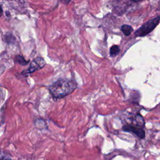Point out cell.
Instances as JSON below:
<instances>
[{
	"mask_svg": "<svg viewBox=\"0 0 160 160\" xmlns=\"http://www.w3.org/2000/svg\"><path fill=\"white\" fill-rule=\"evenodd\" d=\"M77 88V83L72 79H59L49 87L51 94L55 99L62 98L72 93Z\"/></svg>",
	"mask_w": 160,
	"mask_h": 160,
	"instance_id": "1",
	"label": "cell"
},
{
	"mask_svg": "<svg viewBox=\"0 0 160 160\" xmlns=\"http://www.w3.org/2000/svg\"><path fill=\"white\" fill-rule=\"evenodd\" d=\"M160 22V16L149 19L140 26L135 32L134 35L138 37H144L152 32Z\"/></svg>",
	"mask_w": 160,
	"mask_h": 160,
	"instance_id": "2",
	"label": "cell"
},
{
	"mask_svg": "<svg viewBox=\"0 0 160 160\" xmlns=\"http://www.w3.org/2000/svg\"><path fill=\"white\" fill-rule=\"evenodd\" d=\"M46 64V62L41 57H38L34 59L30 64L29 67L26 71L22 72V74L27 76L29 74H31L34 71L42 68Z\"/></svg>",
	"mask_w": 160,
	"mask_h": 160,
	"instance_id": "3",
	"label": "cell"
},
{
	"mask_svg": "<svg viewBox=\"0 0 160 160\" xmlns=\"http://www.w3.org/2000/svg\"><path fill=\"white\" fill-rule=\"evenodd\" d=\"M122 130L126 132H132L140 139H144L145 137V132L141 126L126 124L122 127Z\"/></svg>",
	"mask_w": 160,
	"mask_h": 160,
	"instance_id": "4",
	"label": "cell"
},
{
	"mask_svg": "<svg viewBox=\"0 0 160 160\" xmlns=\"http://www.w3.org/2000/svg\"><path fill=\"white\" fill-rule=\"evenodd\" d=\"M121 31L124 33V34L125 36H129L131 34V32H132L133 28H132V26H131L130 25L128 24H123L121 26Z\"/></svg>",
	"mask_w": 160,
	"mask_h": 160,
	"instance_id": "5",
	"label": "cell"
},
{
	"mask_svg": "<svg viewBox=\"0 0 160 160\" xmlns=\"http://www.w3.org/2000/svg\"><path fill=\"white\" fill-rule=\"evenodd\" d=\"M120 52V48L118 45H114L111 47L109 53L111 56H115Z\"/></svg>",
	"mask_w": 160,
	"mask_h": 160,
	"instance_id": "6",
	"label": "cell"
},
{
	"mask_svg": "<svg viewBox=\"0 0 160 160\" xmlns=\"http://www.w3.org/2000/svg\"><path fill=\"white\" fill-rule=\"evenodd\" d=\"M14 61L18 64H20L21 65H22V66L26 65L29 62L28 61H26L25 60V59L22 56H20V55L16 56V57L14 58Z\"/></svg>",
	"mask_w": 160,
	"mask_h": 160,
	"instance_id": "7",
	"label": "cell"
},
{
	"mask_svg": "<svg viewBox=\"0 0 160 160\" xmlns=\"http://www.w3.org/2000/svg\"><path fill=\"white\" fill-rule=\"evenodd\" d=\"M5 37H6L5 38H6V41L8 43H11L12 42H13L14 41V37L11 34H6L5 36Z\"/></svg>",
	"mask_w": 160,
	"mask_h": 160,
	"instance_id": "8",
	"label": "cell"
},
{
	"mask_svg": "<svg viewBox=\"0 0 160 160\" xmlns=\"http://www.w3.org/2000/svg\"><path fill=\"white\" fill-rule=\"evenodd\" d=\"M2 13H3V10H2V7L0 6V16H1L2 15Z\"/></svg>",
	"mask_w": 160,
	"mask_h": 160,
	"instance_id": "9",
	"label": "cell"
},
{
	"mask_svg": "<svg viewBox=\"0 0 160 160\" xmlns=\"http://www.w3.org/2000/svg\"><path fill=\"white\" fill-rule=\"evenodd\" d=\"M131 1L134 2H140V1H141L142 0H131Z\"/></svg>",
	"mask_w": 160,
	"mask_h": 160,
	"instance_id": "10",
	"label": "cell"
}]
</instances>
